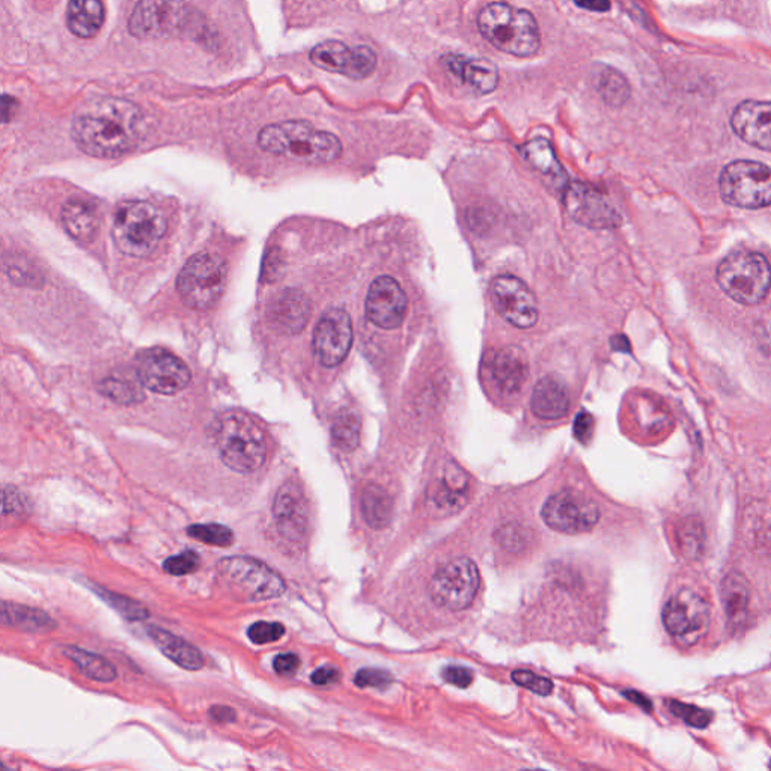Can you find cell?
Listing matches in <instances>:
<instances>
[{"label": "cell", "instance_id": "obj_35", "mask_svg": "<svg viewBox=\"0 0 771 771\" xmlns=\"http://www.w3.org/2000/svg\"><path fill=\"white\" fill-rule=\"evenodd\" d=\"M722 598L728 617L734 624H737L745 618L747 605H749V586H747L746 579L738 572L728 576L722 586Z\"/></svg>", "mask_w": 771, "mask_h": 771}, {"label": "cell", "instance_id": "obj_11", "mask_svg": "<svg viewBox=\"0 0 771 771\" xmlns=\"http://www.w3.org/2000/svg\"><path fill=\"white\" fill-rule=\"evenodd\" d=\"M479 590V571L472 560L458 558L445 564L432 578L430 595L435 605L447 610H465Z\"/></svg>", "mask_w": 771, "mask_h": 771}, {"label": "cell", "instance_id": "obj_23", "mask_svg": "<svg viewBox=\"0 0 771 771\" xmlns=\"http://www.w3.org/2000/svg\"><path fill=\"white\" fill-rule=\"evenodd\" d=\"M442 64L450 76L478 93H492L500 87V69L485 58L446 54L442 58Z\"/></svg>", "mask_w": 771, "mask_h": 771}, {"label": "cell", "instance_id": "obj_51", "mask_svg": "<svg viewBox=\"0 0 771 771\" xmlns=\"http://www.w3.org/2000/svg\"><path fill=\"white\" fill-rule=\"evenodd\" d=\"M572 2L592 13H607L610 10V0H572Z\"/></svg>", "mask_w": 771, "mask_h": 771}, {"label": "cell", "instance_id": "obj_9", "mask_svg": "<svg viewBox=\"0 0 771 771\" xmlns=\"http://www.w3.org/2000/svg\"><path fill=\"white\" fill-rule=\"evenodd\" d=\"M227 286V266L219 256L198 253L178 275L177 290L182 302L197 311L212 309Z\"/></svg>", "mask_w": 771, "mask_h": 771}, {"label": "cell", "instance_id": "obj_46", "mask_svg": "<svg viewBox=\"0 0 771 771\" xmlns=\"http://www.w3.org/2000/svg\"><path fill=\"white\" fill-rule=\"evenodd\" d=\"M443 677H445L447 683L457 685L459 688L469 687L473 681L472 671L466 668H459V666H450V668H446L445 672H443Z\"/></svg>", "mask_w": 771, "mask_h": 771}, {"label": "cell", "instance_id": "obj_37", "mask_svg": "<svg viewBox=\"0 0 771 771\" xmlns=\"http://www.w3.org/2000/svg\"><path fill=\"white\" fill-rule=\"evenodd\" d=\"M332 438L334 445L344 453H352L359 446L361 419L354 413H342L334 419L332 427Z\"/></svg>", "mask_w": 771, "mask_h": 771}, {"label": "cell", "instance_id": "obj_29", "mask_svg": "<svg viewBox=\"0 0 771 771\" xmlns=\"http://www.w3.org/2000/svg\"><path fill=\"white\" fill-rule=\"evenodd\" d=\"M104 7L101 0H72L67 10V25L79 38H92L104 23Z\"/></svg>", "mask_w": 771, "mask_h": 771}, {"label": "cell", "instance_id": "obj_12", "mask_svg": "<svg viewBox=\"0 0 771 771\" xmlns=\"http://www.w3.org/2000/svg\"><path fill=\"white\" fill-rule=\"evenodd\" d=\"M541 517L553 531L578 535L590 532L598 523V506L572 490L553 494L545 501Z\"/></svg>", "mask_w": 771, "mask_h": 771}, {"label": "cell", "instance_id": "obj_33", "mask_svg": "<svg viewBox=\"0 0 771 771\" xmlns=\"http://www.w3.org/2000/svg\"><path fill=\"white\" fill-rule=\"evenodd\" d=\"M466 473L463 472L459 467L453 465L450 469H446L442 485H440L438 493H435V505H438L440 509H446V511L454 513L466 504Z\"/></svg>", "mask_w": 771, "mask_h": 771}, {"label": "cell", "instance_id": "obj_8", "mask_svg": "<svg viewBox=\"0 0 771 771\" xmlns=\"http://www.w3.org/2000/svg\"><path fill=\"white\" fill-rule=\"evenodd\" d=\"M720 197L732 206L759 210L771 206V167L755 160H735L720 174Z\"/></svg>", "mask_w": 771, "mask_h": 771}, {"label": "cell", "instance_id": "obj_43", "mask_svg": "<svg viewBox=\"0 0 771 771\" xmlns=\"http://www.w3.org/2000/svg\"><path fill=\"white\" fill-rule=\"evenodd\" d=\"M511 677L514 683L521 685V687L528 688V691L536 693V695L547 696L551 695L553 691V683L551 680L536 675V673L531 671H514Z\"/></svg>", "mask_w": 771, "mask_h": 771}, {"label": "cell", "instance_id": "obj_52", "mask_svg": "<svg viewBox=\"0 0 771 771\" xmlns=\"http://www.w3.org/2000/svg\"><path fill=\"white\" fill-rule=\"evenodd\" d=\"M210 718L217 723H229L236 720V711L232 708L224 707V705H217L210 710Z\"/></svg>", "mask_w": 771, "mask_h": 771}, {"label": "cell", "instance_id": "obj_25", "mask_svg": "<svg viewBox=\"0 0 771 771\" xmlns=\"http://www.w3.org/2000/svg\"><path fill=\"white\" fill-rule=\"evenodd\" d=\"M531 406L541 419H560L570 408V393L563 381L555 377H544L533 388Z\"/></svg>", "mask_w": 771, "mask_h": 771}, {"label": "cell", "instance_id": "obj_4", "mask_svg": "<svg viewBox=\"0 0 771 771\" xmlns=\"http://www.w3.org/2000/svg\"><path fill=\"white\" fill-rule=\"evenodd\" d=\"M214 440L222 462L233 472L253 473L266 463V434L247 413H224L214 426Z\"/></svg>", "mask_w": 771, "mask_h": 771}, {"label": "cell", "instance_id": "obj_27", "mask_svg": "<svg viewBox=\"0 0 771 771\" xmlns=\"http://www.w3.org/2000/svg\"><path fill=\"white\" fill-rule=\"evenodd\" d=\"M62 225L77 243L87 244L96 237L99 229V216L96 206L87 201L69 200L62 208Z\"/></svg>", "mask_w": 771, "mask_h": 771}, {"label": "cell", "instance_id": "obj_10", "mask_svg": "<svg viewBox=\"0 0 771 771\" xmlns=\"http://www.w3.org/2000/svg\"><path fill=\"white\" fill-rule=\"evenodd\" d=\"M189 15V0H139L128 30L139 40H167L181 34Z\"/></svg>", "mask_w": 771, "mask_h": 771}, {"label": "cell", "instance_id": "obj_21", "mask_svg": "<svg viewBox=\"0 0 771 771\" xmlns=\"http://www.w3.org/2000/svg\"><path fill=\"white\" fill-rule=\"evenodd\" d=\"M731 127L749 146L771 153V101H743L732 112Z\"/></svg>", "mask_w": 771, "mask_h": 771}, {"label": "cell", "instance_id": "obj_20", "mask_svg": "<svg viewBox=\"0 0 771 771\" xmlns=\"http://www.w3.org/2000/svg\"><path fill=\"white\" fill-rule=\"evenodd\" d=\"M273 517L280 535L291 543H302L307 533V505L302 490L293 481H287L276 493Z\"/></svg>", "mask_w": 771, "mask_h": 771}, {"label": "cell", "instance_id": "obj_6", "mask_svg": "<svg viewBox=\"0 0 771 771\" xmlns=\"http://www.w3.org/2000/svg\"><path fill=\"white\" fill-rule=\"evenodd\" d=\"M166 229L165 216L150 202L127 201L116 210L114 241L119 251L128 256H150L159 247Z\"/></svg>", "mask_w": 771, "mask_h": 771}, {"label": "cell", "instance_id": "obj_17", "mask_svg": "<svg viewBox=\"0 0 771 771\" xmlns=\"http://www.w3.org/2000/svg\"><path fill=\"white\" fill-rule=\"evenodd\" d=\"M566 206L572 219L592 229H614L621 216L605 194L585 182H572L566 189Z\"/></svg>", "mask_w": 771, "mask_h": 771}, {"label": "cell", "instance_id": "obj_2", "mask_svg": "<svg viewBox=\"0 0 771 771\" xmlns=\"http://www.w3.org/2000/svg\"><path fill=\"white\" fill-rule=\"evenodd\" d=\"M258 143L267 153L311 165L332 163L342 154V143L337 136L317 130L305 121L270 124L260 131Z\"/></svg>", "mask_w": 771, "mask_h": 771}, {"label": "cell", "instance_id": "obj_3", "mask_svg": "<svg viewBox=\"0 0 771 771\" xmlns=\"http://www.w3.org/2000/svg\"><path fill=\"white\" fill-rule=\"evenodd\" d=\"M478 29L501 52L517 58H531L539 53L540 27L529 11L504 2L490 3L478 15Z\"/></svg>", "mask_w": 771, "mask_h": 771}, {"label": "cell", "instance_id": "obj_28", "mask_svg": "<svg viewBox=\"0 0 771 771\" xmlns=\"http://www.w3.org/2000/svg\"><path fill=\"white\" fill-rule=\"evenodd\" d=\"M521 153L539 173L548 178L553 186L559 187V189H567L568 178L566 170H564L559 160L556 159L552 143L547 139H532L531 142L521 148Z\"/></svg>", "mask_w": 771, "mask_h": 771}, {"label": "cell", "instance_id": "obj_32", "mask_svg": "<svg viewBox=\"0 0 771 771\" xmlns=\"http://www.w3.org/2000/svg\"><path fill=\"white\" fill-rule=\"evenodd\" d=\"M362 516L369 528L383 529L392 519V497L383 486L371 484L366 486L361 497Z\"/></svg>", "mask_w": 771, "mask_h": 771}, {"label": "cell", "instance_id": "obj_47", "mask_svg": "<svg viewBox=\"0 0 771 771\" xmlns=\"http://www.w3.org/2000/svg\"><path fill=\"white\" fill-rule=\"evenodd\" d=\"M276 673L282 677H293L300 668V658L295 654H280L273 663Z\"/></svg>", "mask_w": 771, "mask_h": 771}, {"label": "cell", "instance_id": "obj_31", "mask_svg": "<svg viewBox=\"0 0 771 771\" xmlns=\"http://www.w3.org/2000/svg\"><path fill=\"white\" fill-rule=\"evenodd\" d=\"M62 653L76 663L87 679L97 681V683H112L118 677L115 666L99 654L89 653L87 649L77 648V646H64Z\"/></svg>", "mask_w": 771, "mask_h": 771}, {"label": "cell", "instance_id": "obj_42", "mask_svg": "<svg viewBox=\"0 0 771 771\" xmlns=\"http://www.w3.org/2000/svg\"><path fill=\"white\" fill-rule=\"evenodd\" d=\"M200 567L201 558L194 552L181 553V555L173 556L163 563V570L173 576L192 574Z\"/></svg>", "mask_w": 771, "mask_h": 771}, {"label": "cell", "instance_id": "obj_38", "mask_svg": "<svg viewBox=\"0 0 771 771\" xmlns=\"http://www.w3.org/2000/svg\"><path fill=\"white\" fill-rule=\"evenodd\" d=\"M679 543L681 551L687 558H698L705 545L703 523L695 517L684 520V523L679 529Z\"/></svg>", "mask_w": 771, "mask_h": 771}, {"label": "cell", "instance_id": "obj_22", "mask_svg": "<svg viewBox=\"0 0 771 771\" xmlns=\"http://www.w3.org/2000/svg\"><path fill=\"white\" fill-rule=\"evenodd\" d=\"M313 307L303 291L287 288L280 291L268 306V321L273 329L283 334H298L309 323Z\"/></svg>", "mask_w": 771, "mask_h": 771}, {"label": "cell", "instance_id": "obj_45", "mask_svg": "<svg viewBox=\"0 0 771 771\" xmlns=\"http://www.w3.org/2000/svg\"><path fill=\"white\" fill-rule=\"evenodd\" d=\"M354 684L361 688H386L392 684V677L386 671H379V669H362L354 677Z\"/></svg>", "mask_w": 771, "mask_h": 771}, {"label": "cell", "instance_id": "obj_19", "mask_svg": "<svg viewBox=\"0 0 771 771\" xmlns=\"http://www.w3.org/2000/svg\"><path fill=\"white\" fill-rule=\"evenodd\" d=\"M365 313L369 321L380 329H396L406 317L407 295L391 276H380L369 287Z\"/></svg>", "mask_w": 771, "mask_h": 771}, {"label": "cell", "instance_id": "obj_26", "mask_svg": "<svg viewBox=\"0 0 771 771\" xmlns=\"http://www.w3.org/2000/svg\"><path fill=\"white\" fill-rule=\"evenodd\" d=\"M148 636L153 639L160 652L165 654L175 665L181 666L182 669L200 671L204 668V657H202L200 649L186 642L185 639L175 636L159 627H151L148 630Z\"/></svg>", "mask_w": 771, "mask_h": 771}, {"label": "cell", "instance_id": "obj_5", "mask_svg": "<svg viewBox=\"0 0 771 771\" xmlns=\"http://www.w3.org/2000/svg\"><path fill=\"white\" fill-rule=\"evenodd\" d=\"M716 280L720 290L740 305H759L770 293L771 266L762 253L734 252L720 261Z\"/></svg>", "mask_w": 771, "mask_h": 771}, {"label": "cell", "instance_id": "obj_24", "mask_svg": "<svg viewBox=\"0 0 771 771\" xmlns=\"http://www.w3.org/2000/svg\"><path fill=\"white\" fill-rule=\"evenodd\" d=\"M492 376L502 392H520L529 379V362L523 350L517 345L501 349L493 359Z\"/></svg>", "mask_w": 771, "mask_h": 771}, {"label": "cell", "instance_id": "obj_39", "mask_svg": "<svg viewBox=\"0 0 771 771\" xmlns=\"http://www.w3.org/2000/svg\"><path fill=\"white\" fill-rule=\"evenodd\" d=\"M187 535L204 544L217 545V547H229L236 540L231 529L216 523L190 526L187 529Z\"/></svg>", "mask_w": 771, "mask_h": 771}, {"label": "cell", "instance_id": "obj_36", "mask_svg": "<svg viewBox=\"0 0 771 771\" xmlns=\"http://www.w3.org/2000/svg\"><path fill=\"white\" fill-rule=\"evenodd\" d=\"M140 380L124 379V377H109L101 381L99 389L108 399L119 404H136L143 400Z\"/></svg>", "mask_w": 771, "mask_h": 771}, {"label": "cell", "instance_id": "obj_16", "mask_svg": "<svg viewBox=\"0 0 771 771\" xmlns=\"http://www.w3.org/2000/svg\"><path fill=\"white\" fill-rule=\"evenodd\" d=\"M353 344L352 318L340 307L327 311L314 332V353L326 368L341 365Z\"/></svg>", "mask_w": 771, "mask_h": 771}, {"label": "cell", "instance_id": "obj_48", "mask_svg": "<svg viewBox=\"0 0 771 771\" xmlns=\"http://www.w3.org/2000/svg\"><path fill=\"white\" fill-rule=\"evenodd\" d=\"M592 432H594V419H592L590 413H580L574 422L576 439L582 443L590 442Z\"/></svg>", "mask_w": 771, "mask_h": 771}, {"label": "cell", "instance_id": "obj_49", "mask_svg": "<svg viewBox=\"0 0 771 771\" xmlns=\"http://www.w3.org/2000/svg\"><path fill=\"white\" fill-rule=\"evenodd\" d=\"M23 509H25V502H23L21 493L15 489L5 486L3 489V516L23 513Z\"/></svg>", "mask_w": 771, "mask_h": 771}, {"label": "cell", "instance_id": "obj_1", "mask_svg": "<svg viewBox=\"0 0 771 771\" xmlns=\"http://www.w3.org/2000/svg\"><path fill=\"white\" fill-rule=\"evenodd\" d=\"M72 136L91 157H121L134 151L142 139L143 115L130 101L103 97L89 101L74 115Z\"/></svg>", "mask_w": 771, "mask_h": 771}, {"label": "cell", "instance_id": "obj_18", "mask_svg": "<svg viewBox=\"0 0 771 771\" xmlns=\"http://www.w3.org/2000/svg\"><path fill=\"white\" fill-rule=\"evenodd\" d=\"M663 622L673 637H699L710 624V607L696 592L683 590L669 599Z\"/></svg>", "mask_w": 771, "mask_h": 771}, {"label": "cell", "instance_id": "obj_41", "mask_svg": "<svg viewBox=\"0 0 771 771\" xmlns=\"http://www.w3.org/2000/svg\"><path fill=\"white\" fill-rule=\"evenodd\" d=\"M283 634H286V627L279 622L260 621L249 627L248 630L249 639L256 645L273 644V642L282 639Z\"/></svg>", "mask_w": 771, "mask_h": 771}, {"label": "cell", "instance_id": "obj_44", "mask_svg": "<svg viewBox=\"0 0 771 771\" xmlns=\"http://www.w3.org/2000/svg\"><path fill=\"white\" fill-rule=\"evenodd\" d=\"M672 712L687 722L688 725L695 728H705L710 723L711 715L705 710H700L698 707H693V705H687L683 703H672Z\"/></svg>", "mask_w": 771, "mask_h": 771}, {"label": "cell", "instance_id": "obj_34", "mask_svg": "<svg viewBox=\"0 0 771 771\" xmlns=\"http://www.w3.org/2000/svg\"><path fill=\"white\" fill-rule=\"evenodd\" d=\"M594 84L595 89L609 106H624L627 100L630 99L629 81L617 69L602 65L594 73Z\"/></svg>", "mask_w": 771, "mask_h": 771}, {"label": "cell", "instance_id": "obj_50", "mask_svg": "<svg viewBox=\"0 0 771 771\" xmlns=\"http://www.w3.org/2000/svg\"><path fill=\"white\" fill-rule=\"evenodd\" d=\"M341 679V672L338 671L333 666H323V668L317 669L311 677L315 685L319 687H327V685L337 684Z\"/></svg>", "mask_w": 771, "mask_h": 771}, {"label": "cell", "instance_id": "obj_7", "mask_svg": "<svg viewBox=\"0 0 771 771\" xmlns=\"http://www.w3.org/2000/svg\"><path fill=\"white\" fill-rule=\"evenodd\" d=\"M217 572L229 592L244 603L268 602L286 591V582L278 572L249 556L222 559Z\"/></svg>", "mask_w": 771, "mask_h": 771}, {"label": "cell", "instance_id": "obj_13", "mask_svg": "<svg viewBox=\"0 0 771 771\" xmlns=\"http://www.w3.org/2000/svg\"><path fill=\"white\" fill-rule=\"evenodd\" d=\"M315 67L325 72L342 74L352 80H365L377 68V53L371 47L357 46L352 49L341 41H325L315 46L309 54Z\"/></svg>", "mask_w": 771, "mask_h": 771}, {"label": "cell", "instance_id": "obj_30", "mask_svg": "<svg viewBox=\"0 0 771 771\" xmlns=\"http://www.w3.org/2000/svg\"><path fill=\"white\" fill-rule=\"evenodd\" d=\"M2 624L29 633H46L54 629V621L42 610L34 607L2 603Z\"/></svg>", "mask_w": 771, "mask_h": 771}, {"label": "cell", "instance_id": "obj_40", "mask_svg": "<svg viewBox=\"0 0 771 771\" xmlns=\"http://www.w3.org/2000/svg\"><path fill=\"white\" fill-rule=\"evenodd\" d=\"M99 594L104 602H108V605L114 607L116 612L123 615L124 618L130 619V621H142V619L148 617L146 607L139 605L138 602H134V599L106 590L99 591Z\"/></svg>", "mask_w": 771, "mask_h": 771}, {"label": "cell", "instance_id": "obj_15", "mask_svg": "<svg viewBox=\"0 0 771 771\" xmlns=\"http://www.w3.org/2000/svg\"><path fill=\"white\" fill-rule=\"evenodd\" d=\"M138 379L147 389L162 395L185 391L192 379L187 365L173 353L155 349L140 357Z\"/></svg>", "mask_w": 771, "mask_h": 771}, {"label": "cell", "instance_id": "obj_14", "mask_svg": "<svg viewBox=\"0 0 771 771\" xmlns=\"http://www.w3.org/2000/svg\"><path fill=\"white\" fill-rule=\"evenodd\" d=\"M492 299L497 313L517 329H531L539 321V303L531 288L511 275L493 280Z\"/></svg>", "mask_w": 771, "mask_h": 771}]
</instances>
